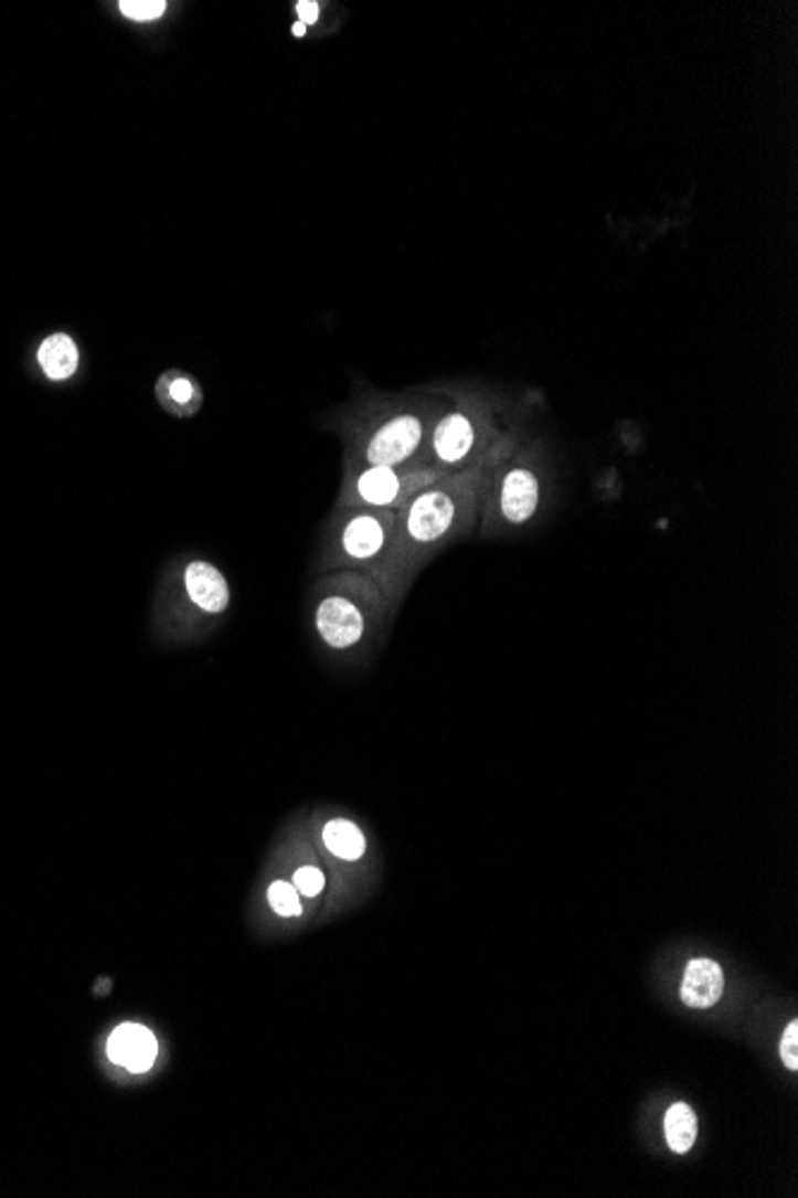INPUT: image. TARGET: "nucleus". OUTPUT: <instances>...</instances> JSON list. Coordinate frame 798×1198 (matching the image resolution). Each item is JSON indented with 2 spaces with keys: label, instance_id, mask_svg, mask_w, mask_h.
I'll return each instance as SVG.
<instances>
[{
  "label": "nucleus",
  "instance_id": "nucleus-1",
  "mask_svg": "<svg viewBox=\"0 0 798 1198\" xmlns=\"http://www.w3.org/2000/svg\"><path fill=\"white\" fill-rule=\"evenodd\" d=\"M486 467V465H483ZM481 467L447 474L397 510V524L390 553L373 580L381 584L393 611L406 594L421 565L469 531L476 519Z\"/></svg>",
  "mask_w": 798,
  "mask_h": 1198
},
{
  "label": "nucleus",
  "instance_id": "nucleus-2",
  "mask_svg": "<svg viewBox=\"0 0 798 1198\" xmlns=\"http://www.w3.org/2000/svg\"><path fill=\"white\" fill-rule=\"evenodd\" d=\"M445 407L426 393L361 402L342 422L344 469L430 465V431Z\"/></svg>",
  "mask_w": 798,
  "mask_h": 1198
},
{
  "label": "nucleus",
  "instance_id": "nucleus-3",
  "mask_svg": "<svg viewBox=\"0 0 798 1198\" xmlns=\"http://www.w3.org/2000/svg\"><path fill=\"white\" fill-rule=\"evenodd\" d=\"M232 605V586L215 562L184 553L172 558L158 576L151 627L163 642H199L223 623Z\"/></svg>",
  "mask_w": 798,
  "mask_h": 1198
},
{
  "label": "nucleus",
  "instance_id": "nucleus-4",
  "mask_svg": "<svg viewBox=\"0 0 798 1198\" xmlns=\"http://www.w3.org/2000/svg\"><path fill=\"white\" fill-rule=\"evenodd\" d=\"M393 613L385 591L366 572H326L311 594L313 629L330 651L344 654L366 644Z\"/></svg>",
  "mask_w": 798,
  "mask_h": 1198
},
{
  "label": "nucleus",
  "instance_id": "nucleus-5",
  "mask_svg": "<svg viewBox=\"0 0 798 1198\" xmlns=\"http://www.w3.org/2000/svg\"><path fill=\"white\" fill-rule=\"evenodd\" d=\"M397 510H371L338 505L328 519L318 555L323 572L357 570L375 576L393 545Z\"/></svg>",
  "mask_w": 798,
  "mask_h": 1198
},
{
  "label": "nucleus",
  "instance_id": "nucleus-6",
  "mask_svg": "<svg viewBox=\"0 0 798 1198\" xmlns=\"http://www.w3.org/2000/svg\"><path fill=\"white\" fill-rule=\"evenodd\" d=\"M455 402L447 404L430 431V465L447 474L467 471L486 465V457L496 450L490 447L492 418L486 407L478 404L476 395L453 393Z\"/></svg>",
  "mask_w": 798,
  "mask_h": 1198
},
{
  "label": "nucleus",
  "instance_id": "nucleus-7",
  "mask_svg": "<svg viewBox=\"0 0 798 1198\" xmlns=\"http://www.w3.org/2000/svg\"><path fill=\"white\" fill-rule=\"evenodd\" d=\"M447 471L433 465L344 469L338 505L371 510H402L418 490L440 481Z\"/></svg>",
  "mask_w": 798,
  "mask_h": 1198
},
{
  "label": "nucleus",
  "instance_id": "nucleus-8",
  "mask_svg": "<svg viewBox=\"0 0 798 1198\" xmlns=\"http://www.w3.org/2000/svg\"><path fill=\"white\" fill-rule=\"evenodd\" d=\"M543 481L529 462H512L496 481V510L504 524L521 527L541 510Z\"/></svg>",
  "mask_w": 798,
  "mask_h": 1198
},
{
  "label": "nucleus",
  "instance_id": "nucleus-9",
  "mask_svg": "<svg viewBox=\"0 0 798 1198\" xmlns=\"http://www.w3.org/2000/svg\"><path fill=\"white\" fill-rule=\"evenodd\" d=\"M108 1058L115 1064L125 1067L127 1072L143 1074L151 1070L158 1058V1041L141 1024H123L110 1036Z\"/></svg>",
  "mask_w": 798,
  "mask_h": 1198
},
{
  "label": "nucleus",
  "instance_id": "nucleus-10",
  "mask_svg": "<svg viewBox=\"0 0 798 1198\" xmlns=\"http://www.w3.org/2000/svg\"><path fill=\"white\" fill-rule=\"evenodd\" d=\"M156 400L163 407V412L178 418H190L201 410L203 391L192 373L182 369H168L156 381Z\"/></svg>",
  "mask_w": 798,
  "mask_h": 1198
},
{
  "label": "nucleus",
  "instance_id": "nucleus-11",
  "mask_svg": "<svg viewBox=\"0 0 798 1198\" xmlns=\"http://www.w3.org/2000/svg\"><path fill=\"white\" fill-rule=\"evenodd\" d=\"M724 993V974L720 964L713 960H693L689 962L684 980H681V1000L689 1007L705 1009L713 1007Z\"/></svg>",
  "mask_w": 798,
  "mask_h": 1198
},
{
  "label": "nucleus",
  "instance_id": "nucleus-12",
  "mask_svg": "<svg viewBox=\"0 0 798 1198\" xmlns=\"http://www.w3.org/2000/svg\"><path fill=\"white\" fill-rule=\"evenodd\" d=\"M39 367L51 381H67L79 369L77 342L65 333H53L39 344Z\"/></svg>",
  "mask_w": 798,
  "mask_h": 1198
},
{
  "label": "nucleus",
  "instance_id": "nucleus-13",
  "mask_svg": "<svg viewBox=\"0 0 798 1198\" xmlns=\"http://www.w3.org/2000/svg\"><path fill=\"white\" fill-rule=\"evenodd\" d=\"M321 842L336 859L359 861L366 855V835L354 820L336 816L321 826Z\"/></svg>",
  "mask_w": 798,
  "mask_h": 1198
},
{
  "label": "nucleus",
  "instance_id": "nucleus-14",
  "mask_svg": "<svg viewBox=\"0 0 798 1198\" xmlns=\"http://www.w3.org/2000/svg\"><path fill=\"white\" fill-rule=\"evenodd\" d=\"M695 1134H699V1122H695L693 1110L687 1103H674L664 1115V1136L667 1144L674 1153H689Z\"/></svg>",
  "mask_w": 798,
  "mask_h": 1198
},
{
  "label": "nucleus",
  "instance_id": "nucleus-15",
  "mask_svg": "<svg viewBox=\"0 0 798 1198\" xmlns=\"http://www.w3.org/2000/svg\"><path fill=\"white\" fill-rule=\"evenodd\" d=\"M172 8L178 6L166 3V0H120V3H115L120 18L135 26L166 24L172 18Z\"/></svg>",
  "mask_w": 798,
  "mask_h": 1198
},
{
  "label": "nucleus",
  "instance_id": "nucleus-16",
  "mask_svg": "<svg viewBox=\"0 0 798 1198\" xmlns=\"http://www.w3.org/2000/svg\"><path fill=\"white\" fill-rule=\"evenodd\" d=\"M268 902L280 916H299L301 914L299 892H297V888L292 883H287V880H275V883L268 888Z\"/></svg>",
  "mask_w": 798,
  "mask_h": 1198
},
{
  "label": "nucleus",
  "instance_id": "nucleus-17",
  "mask_svg": "<svg viewBox=\"0 0 798 1198\" xmlns=\"http://www.w3.org/2000/svg\"><path fill=\"white\" fill-rule=\"evenodd\" d=\"M292 886L297 888L299 894H304V898H316V894L326 888V876L321 869H316V866L304 863L295 871Z\"/></svg>",
  "mask_w": 798,
  "mask_h": 1198
},
{
  "label": "nucleus",
  "instance_id": "nucleus-18",
  "mask_svg": "<svg viewBox=\"0 0 798 1198\" xmlns=\"http://www.w3.org/2000/svg\"><path fill=\"white\" fill-rule=\"evenodd\" d=\"M781 1060L791 1072L798 1070V1021H791L785 1036H781Z\"/></svg>",
  "mask_w": 798,
  "mask_h": 1198
},
{
  "label": "nucleus",
  "instance_id": "nucleus-19",
  "mask_svg": "<svg viewBox=\"0 0 798 1198\" xmlns=\"http://www.w3.org/2000/svg\"><path fill=\"white\" fill-rule=\"evenodd\" d=\"M295 12L301 26H316L323 18V6L313 3V0H309V3L307 0H301V3H295Z\"/></svg>",
  "mask_w": 798,
  "mask_h": 1198
}]
</instances>
